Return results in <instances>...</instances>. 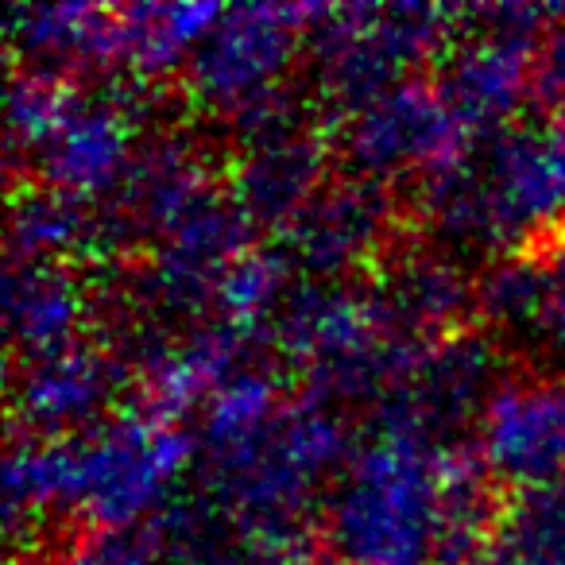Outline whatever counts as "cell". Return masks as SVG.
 <instances>
[{
    "instance_id": "13",
    "label": "cell",
    "mask_w": 565,
    "mask_h": 565,
    "mask_svg": "<svg viewBox=\"0 0 565 565\" xmlns=\"http://www.w3.org/2000/svg\"><path fill=\"white\" fill-rule=\"evenodd\" d=\"M477 449L515 488L565 477V384L503 380L480 415Z\"/></svg>"
},
{
    "instance_id": "9",
    "label": "cell",
    "mask_w": 565,
    "mask_h": 565,
    "mask_svg": "<svg viewBox=\"0 0 565 565\" xmlns=\"http://www.w3.org/2000/svg\"><path fill=\"white\" fill-rule=\"evenodd\" d=\"M128 369L117 353L94 345L58 349V353L28 356L12 387V430L17 438H74L102 426L105 411L120 395Z\"/></svg>"
},
{
    "instance_id": "20",
    "label": "cell",
    "mask_w": 565,
    "mask_h": 565,
    "mask_svg": "<svg viewBox=\"0 0 565 565\" xmlns=\"http://www.w3.org/2000/svg\"><path fill=\"white\" fill-rule=\"evenodd\" d=\"M279 380L264 369H244L217 387L202 407V441L205 457H221L252 441L275 415H279Z\"/></svg>"
},
{
    "instance_id": "21",
    "label": "cell",
    "mask_w": 565,
    "mask_h": 565,
    "mask_svg": "<svg viewBox=\"0 0 565 565\" xmlns=\"http://www.w3.org/2000/svg\"><path fill=\"white\" fill-rule=\"evenodd\" d=\"M557 291L554 259L534 252H508L477 279V315L495 326H526L546 318Z\"/></svg>"
},
{
    "instance_id": "26",
    "label": "cell",
    "mask_w": 565,
    "mask_h": 565,
    "mask_svg": "<svg viewBox=\"0 0 565 565\" xmlns=\"http://www.w3.org/2000/svg\"><path fill=\"white\" fill-rule=\"evenodd\" d=\"M546 140H550V148H554L557 163H562V171H565V117L550 120V128H546Z\"/></svg>"
},
{
    "instance_id": "5",
    "label": "cell",
    "mask_w": 565,
    "mask_h": 565,
    "mask_svg": "<svg viewBox=\"0 0 565 565\" xmlns=\"http://www.w3.org/2000/svg\"><path fill=\"white\" fill-rule=\"evenodd\" d=\"M322 17L326 9H307V4L225 9L186 58L190 97L236 125L252 109L282 94L279 78L291 66L302 32Z\"/></svg>"
},
{
    "instance_id": "3",
    "label": "cell",
    "mask_w": 565,
    "mask_h": 565,
    "mask_svg": "<svg viewBox=\"0 0 565 565\" xmlns=\"http://www.w3.org/2000/svg\"><path fill=\"white\" fill-rule=\"evenodd\" d=\"M446 446L380 430L326 500V546L341 565H434Z\"/></svg>"
},
{
    "instance_id": "23",
    "label": "cell",
    "mask_w": 565,
    "mask_h": 565,
    "mask_svg": "<svg viewBox=\"0 0 565 565\" xmlns=\"http://www.w3.org/2000/svg\"><path fill=\"white\" fill-rule=\"evenodd\" d=\"M291 271V259L279 248H248L217 282L221 318L264 333L267 318L275 315L279 299L291 287V279H287Z\"/></svg>"
},
{
    "instance_id": "1",
    "label": "cell",
    "mask_w": 565,
    "mask_h": 565,
    "mask_svg": "<svg viewBox=\"0 0 565 565\" xmlns=\"http://www.w3.org/2000/svg\"><path fill=\"white\" fill-rule=\"evenodd\" d=\"M190 457L194 438L140 407L117 411L74 438H12L4 461V526L12 546L47 511L82 515L89 531L159 515Z\"/></svg>"
},
{
    "instance_id": "15",
    "label": "cell",
    "mask_w": 565,
    "mask_h": 565,
    "mask_svg": "<svg viewBox=\"0 0 565 565\" xmlns=\"http://www.w3.org/2000/svg\"><path fill=\"white\" fill-rule=\"evenodd\" d=\"M210 190H217L210 163L190 148V140L167 132L140 143L117 190L113 217H105L109 241H159Z\"/></svg>"
},
{
    "instance_id": "6",
    "label": "cell",
    "mask_w": 565,
    "mask_h": 565,
    "mask_svg": "<svg viewBox=\"0 0 565 565\" xmlns=\"http://www.w3.org/2000/svg\"><path fill=\"white\" fill-rule=\"evenodd\" d=\"M241 156L228 174V198L252 228H287L322 190L326 143L287 94L252 109L241 125Z\"/></svg>"
},
{
    "instance_id": "27",
    "label": "cell",
    "mask_w": 565,
    "mask_h": 565,
    "mask_svg": "<svg viewBox=\"0 0 565 565\" xmlns=\"http://www.w3.org/2000/svg\"><path fill=\"white\" fill-rule=\"evenodd\" d=\"M477 565H511V562H508V557H503V554H500V550H495V546H492V550H488V554H484V557H480V562H477Z\"/></svg>"
},
{
    "instance_id": "24",
    "label": "cell",
    "mask_w": 565,
    "mask_h": 565,
    "mask_svg": "<svg viewBox=\"0 0 565 565\" xmlns=\"http://www.w3.org/2000/svg\"><path fill=\"white\" fill-rule=\"evenodd\" d=\"M531 97L550 113V120L565 117V24L554 28L534 51Z\"/></svg>"
},
{
    "instance_id": "2",
    "label": "cell",
    "mask_w": 565,
    "mask_h": 565,
    "mask_svg": "<svg viewBox=\"0 0 565 565\" xmlns=\"http://www.w3.org/2000/svg\"><path fill=\"white\" fill-rule=\"evenodd\" d=\"M349 434L333 407L315 399L282 403L279 415L241 449L205 457V480L248 546L275 550L310 542L315 492L333 469H345Z\"/></svg>"
},
{
    "instance_id": "25",
    "label": "cell",
    "mask_w": 565,
    "mask_h": 565,
    "mask_svg": "<svg viewBox=\"0 0 565 565\" xmlns=\"http://www.w3.org/2000/svg\"><path fill=\"white\" fill-rule=\"evenodd\" d=\"M554 267H557V291H554V302H550L546 318H542V330L550 333L554 345H565V256H562V264L554 259Z\"/></svg>"
},
{
    "instance_id": "11",
    "label": "cell",
    "mask_w": 565,
    "mask_h": 565,
    "mask_svg": "<svg viewBox=\"0 0 565 565\" xmlns=\"http://www.w3.org/2000/svg\"><path fill=\"white\" fill-rule=\"evenodd\" d=\"M539 43L472 24L465 40L449 43L434 63V89L469 136H492L531 97V71Z\"/></svg>"
},
{
    "instance_id": "8",
    "label": "cell",
    "mask_w": 565,
    "mask_h": 565,
    "mask_svg": "<svg viewBox=\"0 0 565 565\" xmlns=\"http://www.w3.org/2000/svg\"><path fill=\"white\" fill-rule=\"evenodd\" d=\"M500 392V356L480 333H454L418 353L415 369L376 407L380 430L415 434L434 446H454V434L480 423Z\"/></svg>"
},
{
    "instance_id": "17",
    "label": "cell",
    "mask_w": 565,
    "mask_h": 565,
    "mask_svg": "<svg viewBox=\"0 0 565 565\" xmlns=\"http://www.w3.org/2000/svg\"><path fill=\"white\" fill-rule=\"evenodd\" d=\"M82 318H86V295L78 279H71L63 264L47 259H9L4 275V326L17 353L43 356L74 345Z\"/></svg>"
},
{
    "instance_id": "14",
    "label": "cell",
    "mask_w": 565,
    "mask_h": 565,
    "mask_svg": "<svg viewBox=\"0 0 565 565\" xmlns=\"http://www.w3.org/2000/svg\"><path fill=\"white\" fill-rule=\"evenodd\" d=\"M369 302L384 333L415 345H434L441 338L465 333V322L477 310V282L449 256L407 252L380 271Z\"/></svg>"
},
{
    "instance_id": "18",
    "label": "cell",
    "mask_w": 565,
    "mask_h": 565,
    "mask_svg": "<svg viewBox=\"0 0 565 565\" xmlns=\"http://www.w3.org/2000/svg\"><path fill=\"white\" fill-rule=\"evenodd\" d=\"M109 241L105 217L94 221L89 202L58 194L51 186H28L12 202L9 259H47L63 264L66 252H94Z\"/></svg>"
},
{
    "instance_id": "10",
    "label": "cell",
    "mask_w": 565,
    "mask_h": 565,
    "mask_svg": "<svg viewBox=\"0 0 565 565\" xmlns=\"http://www.w3.org/2000/svg\"><path fill=\"white\" fill-rule=\"evenodd\" d=\"M132 156V97L78 94L40 143V151L28 159V167L35 171L40 186L94 202L120 190Z\"/></svg>"
},
{
    "instance_id": "19",
    "label": "cell",
    "mask_w": 565,
    "mask_h": 565,
    "mask_svg": "<svg viewBox=\"0 0 565 565\" xmlns=\"http://www.w3.org/2000/svg\"><path fill=\"white\" fill-rule=\"evenodd\" d=\"M495 550L511 565H565V477L503 495Z\"/></svg>"
},
{
    "instance_id": "12",
    "label": "cell",
    "mask_w": 565,
    "mask_h": 565,
    "mask_svg": "<svg viewBox=\"0 0 565 565\" xmlns=\"http://www.w3.org/2000/svg\"><path fill=\"white\" fill-rule=\"evenodd\" d=\"M392 233V198L384 182L349 174L326 182L310 205L279 233V252L291 267L315 279H338L341 271L369 264Z\"/></svg>"
},
{
    "instance_id": "7",
    "label": "cell",
    "mask_w": 565,
    "mask_h": 565,
    "mask_svg": "<svg viewBox=\"0 0 565 565\" xmlns=\"http://www.w3.org/2000/svg\"><path fill=\"white\" fill-rule=\"evenodd\" d=\"M472 136L454 120L434 82H399L341 125V156L361 179L418 182L465 156Z\"/></svg>"
},
{
    "instance_id": "22",
    "label": "cell",
    "mask_w": 565,
    "mask_h": 565,
    "mask_svg": "<svg viewBox=\"0 0 565 565\" xmlns=\"http://www.w3.org/2000/svg\"><path fill=\"white\" fill-rule=\"evenodd\" d=\"M74 86L66 74L43 71V66H20L9 82V151L12 167L32 159L40 143L51 136L66 105L74 102Z\"/></svg>"
},
{
    "instance_id": "4",
    "label": "cell",
    "mask_w": 565,
    "mask_h": 565,
    "mask_svg": "<svg viewBox=\"0 0 565 565\" xmlns=\"http://www.w3.org/2000/svg\"><path fill=\"white\" fill-rule=\"evenodd\" d=\"M454 20H461V12L426 9V4L326 9V17L310 32L322 102L330 105L333 117H356L376 97L399 86L411 66L446 51Z\"/></svg>"
},
{
    "instance_id": "16",
    "label": "cell",
    "mask_w": 565,
    "mask_h": 565,
    "mask_svg": "<svg viewBox=\"0 0 565 565\" xmlns=\"http://www.w3.org/2000/svg\"><path fill=\"white\" fill-rule=\"evenodd\" d=\"M9 43L43 71H120V17L94 4H20Z\"/></svg>"
}]
</instances>
